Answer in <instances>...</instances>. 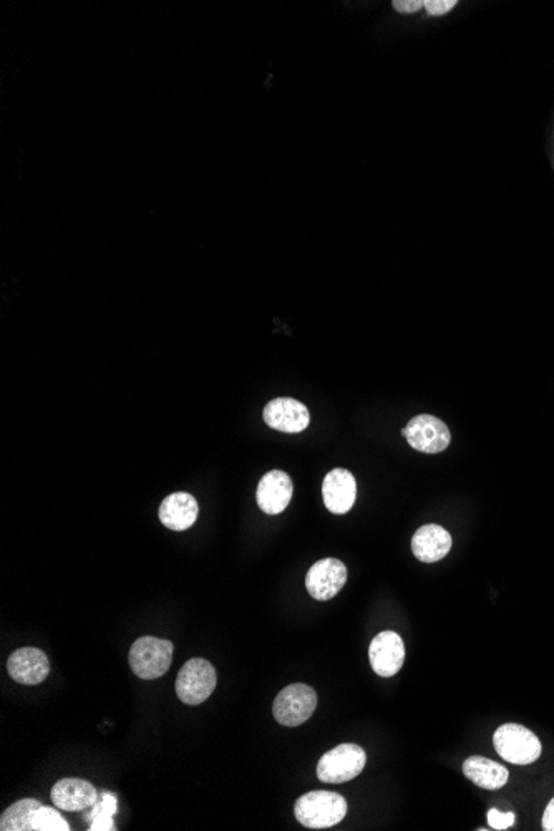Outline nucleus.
Returning a JSON list of instances; mask_svg holds the SVG:
<instances>
[{
	"mask_svg": "<svg viewBox=\"0 0 554 831\" xmlns=\"http://www.w3.org/2000/svg\"><path fill=\"white\" fill-rule=\"evenodd\" d=\"M294 813L302 827L322 830L336 827L346 818L347 802L337 793L317 790L302 795L294 805Z\"/></svg>",
	"mask_w": 554,
	"mask_h": 831,
	"instance_id": "obj_1",
	"label": "nucleus"
},
{
	"mask_svg": "<svg viewBox=\"0 0 554 831\" xmlns=\"http://www.w3.org/2000/svg\"><path fill=\"white\" fill-rule=\"evenodd\" d=\"M173 642L158 637H140L133 642L128 662L133 674L143 681H153L170 669L173 661Z\"/></svg>",
	"mask_w": 554,
	"mask_h": 831,
	"instance_id": "obj_2",
	"label": "nucleus"
},
{
	"mask_svg": "<svg viewBox=\"0 0 554 831\" xmlns=\"http://www.w3.org/2000/svg\"><path fill=\"white\" fill-rule=\"evenodd\" d=\"M493 745L501 759L515 765H531L543 752L540 739L520 724L501 725L493 735Z\"/></svg>",
	"mask_w": 554,
	"mask_h": 831,
	"instance_id": "obj_3",
	"label": "nucleus"
},
{
	"mask_svg": "<svg viewBox=\"0 0 554 831\" xmlns=\"http://www.w3.org/2000/svg\"><path fill=\"white\" fill-rule=\"evenodd\" d=\"M216 669L206 659L193 657L181 667L176 677V695L186 705H200L216 689Z\"/></svg>",
	"mask_w": 554,
	"mask_h": 831,
	"instance_id": "obj_4",
	"label": "nucleus"
},
{
	"mask_svg": "<svg viewBox=\"0 0 554 831\" xmlns=\"http://www.w3.org/2000/svg\"><path fill=\"white\" fill-rule=\"evenodd\" d=\"M367 754L359 745L342 744L322 755L317 763V778L324 783H346L359 777Z\"/></svg>",
	"mask_w": 554,
	"mask_h": 831,
	"instance_id": "obj_5",
	"label": "nucleus"
},
{
	"mask_svg": "<svg viewBox=\"0 0 554 831\" xmlns=\"http://www.w3.org/2000/svg\"><path fill=\"white\" fill-rule=\"evenodd\" d=\"M316 707L317 694L311 686L291 684L276 695L274 719L284 727H297L311 719Z\"/></svg>",
	"mask_w": 554,
	"mask_h": 831,
	"instance_id": "obj_6",
	"label": "nucleus"
},
{
	"mask_svg": "<svg viewBox=\"0 0 554 831\" xmlns=\"http://www.w3.org/2000/svg\"><path fill=\"white\" fill-rule=\"evenodd\" d=\"M402 435L407 438L410 447L430 455L447 450L452 442L447 425L433 415H417L412 418L409 425L402 430Z\"/></svg>",
	"mask_w": 554,
	"mask_h": 831,
	"instance_id": "obj_7",
	"label": "nucleus"
},
{
	"mask_svg": "<svg viewBox=\"0 0 554 831\" xmlns=\"http://www.w3.org/2000/svg\"><path fill=\"white\" fill-rule=\"evenodd\" d=\"M347 583L346 564L339 559L326 558L312 564L307 571L306 588L316 601H329L341 593Z\"/></svg>",
	"mask_w": 554,
	"mask_h": 831,
	"instance_id": "obj_8",
	"label": "nucleus"
},
{
	"mask_svg": "<svg viewBox=\"0 0 554 831\" xmlns=\"http://www.w3.org/2000/svg\"><path fill=\"white\" fill-rule=\"evenodd\" d=\"M369 659L377 676L394 677L404 666V639L395 631L380 632L370 642Z\"/></svg>",
	"mask_w": 554,
	"mask_h": 831,
	"instance_id": "obj_9",
	"label": "nucleus"
},
{
	"mask_svg": "<svg viewBox=\"0 0 554 831\" xmlns=\"http://www.w3.org/2000/svg\"><path fill=\"white\" fill-rule=\"evenodd\" d=\"M7 671H9V676L19 684L39 686L49 677V657L37 647H22L10 654Z\"/></svg>",
	"mask_w": 554,
	"mask_h": 831,
	"instance_id": "obj_10",
	"label": "nucleus"
},
{
	"mask_svg": "<svg viewBox=\"0 0 554 831\" xmlns=\"http://www.w3.org/2000/svg\"><path fill=\"white\" fill-rule=\"evenodd\" d=\"M322 498L327 510L334 515H346L357 498V483L346 468H336L327 473L322 483Z\"/></svg>",
	"mask_w": 554,
	"mask_h": 831,
	"instance_id": "obj_11",
	"label": "nucleus"
},
{
	"mask_svg": "<svg viewBox=\"0 0 554 831\" xmlns=\"http://www.w3.org/2000/svg\"><path fill=\"white\" fill-rule=\"evenodd\" d=\"M264 422L279 432L299 433L309 427L311 415L306 405L289 397H281L266 405Z\"/></svg>",
	"mask_w": 554,
	"mask_h": 831,
	"instance_id": "obj_12",
	"label": "nucleus"
},
{
	"mask_svg": "<svg viewBox=\"0 0 554 831\" xmlns=\"http://www.w3.org/2000/svg\"><path fill=\"white\" fill-rule=\"evenodd\" d=\"M97 788L80 778H62L52 788V802L64 812H83L97 803Z\"/></svg>",
	"mask_w": 554,
	"mask_h": 831,
	"instance_id": "obj_13",
	"label": "nucleus"
},
{
	"mask_svg": "<svg viewBox=\"0 0 554 831\" xmlns=\"http://www.w3.org/2000/svg\"><path fill=\"white\" fill-rule=\"evenodd\" d=\"M292 498V482L282 470L266 473L258 485L256 500L266 515H279L286 510Z\"/></svg>",
	"mask_w": 554,
	"mask_h": 831,
	"instance_id": "obj_14",
	"label": "nucleus"
},
{
	"mask_svg": "<svg viewBox=\"0 0 554 831\" xmlns=\"http://www.w3.org/2000/svg\"><path fill=\"white\" fill-rule=\"evenodd\" d=\"M198 501L188 493H173L166 496L160 505V520L166 528L173 531H185L198 520Z\"/></svg>",
	"mask_w": 554,
	"mask_h": 831,
	"instance_id": "obj_15",
	"label": "nucleus"
},
{
	"mask_svg": "<svg viewBox=\"0 0 554 831\" xmlns=\"http://www.w3.org/2000/svg\"><path fill=\"white\" fill-rule=\"evenodd\" d=\"M452 550V536L443 526L425 525L417 530L412 540L415 558L422 563H437Z\"/></svg>",
	"mask_w": 554,
	"mask_h": 831,
	"instance_id": "obj_16",
	"label": "nucleus"
},
{
	"mask_svg": "<svg viewBox=\"0 0 554 831\" xmlns=\"http://www.w3.org/2000/svg\"><path fill=\"white\" fill-rule=\"evenodd\" d=\"M463 773L470 782L485 790H498V788L505 787L510 778L508 768L480 755L468 757L463 762Z\"/></svg>",
	"mask_w": 554,
	"mask_h": 831,
	"instance_id": "obj_17",
	"label": "nucleus"
},
{
	"mask_svg": "<svg viewBox=\"0 0 554 831\" xmlns=\"http://www.w3.org/2000/svg\"><path fill=\"white\" fill-rule=\"evenodd\" d=\"M42 803L35 798H24L10 805L2 817H0V830L2 831H32L34 830V817Z\"/></svg>",
	"mask_w": 554,
	"mask_h": 831,
	"instance_id": "obj_18",
	"label": "nucleus"
},
{
	"mask_svg": "<svg viewBox=\"0 0 554 831\" xmlns=\"http://www.w3.org/2000/svg\"><path fill=\"white\" fill-rule=\"evenodd\" d=\"M118 803L117 798L113 797L112 793H102L98 797L97 803L90 808L88 812L87 822L90 823V831H112L115 830L113 825V815L117 813Z\"/></svg>",
	"mask_w": 554,
	"mask_h": 831,
	"instance_id": "obj_19",
	"label": "nucleus"
},
{
	"mask_svg": "<svg viewBox=\"0 0 554 831\" xmlns=\"http://www.w3.org/2000/svg\"><path fill=\"white\" fill-rule=\"evenodd\" d=\"M69 823L55 808L42 807L34 817V831H69Z\"/></svg>",
	"mask_w": 554,
	"mask_h": 831,
	"instance_id": "obj_20",
	"label": "nucleus"
},
{
	"mask_svg": "<svg viewBox=\"0 0 554 831\" xmlns=\"http://www.w3.org/2000/svg\"><path fill=\"white\" fill-rule=\"evenodd\" d=\"M516 822V815L513 812L501 813L496 808H491L488 812V823L493 830H508L513 827Z\"/></svg>",
	"mask_w": 554,
	"mask_h": 831,
	"instance_id": "obj_21",
	"label": "nucleus"
},
{
	"mask_svg": "<svg viewBox=\"0 0 554 831\" xmlns=\"http://www.w3.org/2000/svg\"><path fill=\"white\" fill-rule=\"evenodd\" d=\"M457 4V0H425V9L428 14L438 17V15L448 14Z\"/></svg>",
	"mask_w": 554,
	"mask_h": 831,
	"instance_id": "obj_22",
	"label": "nucleus"
},
{
	"mask_svg": "<svg viewBox=\"0 0 554 831\" xmlns=\"http://www.w3.org/2000/svg\"><path fill=\"white\" fill-rule=\"evenodd\" d=\"M394 9L400 14H414L425 7V0H394Z\"/></svg>",
	"mask_w": 554,
	"mask_h": 831,
	"instance_id": "obj_23",
	"label": "nucleus"
},
{
	"mask_svg": "<svg viewBox=\"0 0 554 831\" xmlns=\"http://www.w3.org/2000/svg\"><path fill=\"white\" fill-rule=\"evenodd\" d=\"M543 830L554 831V798L548 803L545 815H543Z\"/></svg>",
	"mask_w": 554,
	"mask_h": 831,
	"instance_id": "obj_24",
	"label": "nucleus"
}]
</instances>
